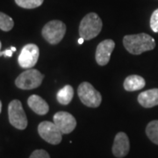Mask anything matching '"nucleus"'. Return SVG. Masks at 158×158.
<instances>
[{
	"label": "nucleus",
	"mask_w": 158,
	"mask_h": 158,
	"mask_svg": "<svg viewBox=\"0 0 158 158\" xmlns=\"http://www.w3.org/2000/svg\"><path fill=\"white\" fill-rule=\"evenodd\" d=\"M84 41H85V39H84V38H82V37H80V38L78 39V44L82 45V44L84 43Z\"/></svg>",
	"instance_id": "4be33fe9"
},
{
	"label": "nucleus",
	"mask_w": 158,
	"mask_h": 158,
	"mask_svg": "<svg viewBox=\"0 0 158 158\" xmlns=\"http://www.w3.org/2000/svg\"><path fill=\"white\" fill-rule=\"evenodd\" d=\"M130 149V142L127 135L123 133H118L113 141V154L114 156L118 158H122L126 156Z\"/></svg>",
	"instance_id": "9b49d317"
},
{
	"label": "nucleus",
	"mask_w": 158,
	"mask_h": 158,
	"mask_svg": "<svg viewBox=\"0 0 158 158\" xmlns=\"http://www.w3.org/2000/svg\"><path fill=\"white\" fill-rule=\"evenodd\" d=\"M13 19L7 14L0 11V29L4 32H8L13 28Z\"/></svg>",
	"instance_id": "f3484780"
},
{
	"label": "nucleus",
	"mask_w": 158,
	"mask_h": 158,
	"mask_svg": "<svg viewBox=\"0 0 158 158\" xmlns=\"http://www.w3.org/2000/svg\"><path fill=\"white\" fill-rule=\"evenodd\" d=\"M40 49L35 44H27L24 46L19 56L18 62L23 69H32L38 62Z\"/></svg>",
	"instance_id": "6e6552de"
},
{
	"label": "nucleus",
	"mask_w": 158,
	"mask_h": 158,
	"mask_svg": "<svg viewBox=\"0 0 158 158\" xmlns=\"http://www.w3.org/2000/svg\"><path fill=\"white\" fill-rule=\"evenodd\" d=\"M74 96V90L73 87L71 85H65L63 88H62L61 90H59L57 92V100L58 102L61 104V105H63V106H66V105H69L72 98H73Z\"/></svg>",
	"instance_id": "2eb2a0df"
},
{
	"label": "nucleus",
	"mask_w": 158,
	"mask_h": 158,
	"mask_svg": "<svg viewBox=\"0 0 158 158\" xmlns=\"http://www.w3.org/2000/svg\"><path fill=\"white\" fill-rule=\"evenodd\" d=\"M40 136L52 145L59 144L62 139V134L56 124L50 121H42L38 126Z\"/></svg>",
	"instance_id": "0eeeda50"
},
{
	"label": "nucleus",
	"mask_w": 158,
	"mask_h": 158,
	"mask_svg": "<svg viewBox=\"0 0 158 158\" xmlns=\"http://www.w3.org/2000/svg\"><path fill=\"white\" fill-rule=\"evenodd\" d=\"M28 106L38 115H45L49 111L48 103L38 95H32L27 99Z\"/></svg>",
	"instance_id": "ddd939ff"
},
{
	"label": "nucleus",
	"mask_w": 158,
	"mask_h": 158,
	"mask_svg": "<svg viewBox=\"0 0 158 158\" xmlns=\"http://www.w3.org/2000/svg\"><path fill=\"white\" fill-rule=\"evenodd\" d=\"M29 158H50V156L46 150L37 149V150H34V152L31 154Z\"/></svg>",
	"instance_id": "aec40b11"
},
{
	"label": "nucleus",
	"mask_w": 158,
	"mask_h": 158,
	"mask_svg": "<svg viewBox=\"0 0 158 158\" xmlns=\"http://www.w3.org/2000/svg\"><path fill=\"white\" fill-rule=\"evenodd\" d=\"M77 93L81 102L88 107H98L101 104L102 96L100 92L88 82H83L79 85Z\"/></svg>",
	"instance_id": "20e7f679"
},
{
	"label": "nucleus",
	"mask_w": 158,
	"mask_h": 158,
	"mask_svg": "<svg viewBox=\"0 0 158 158\" xmlns=\"http://www.w3.org/2000/svg\"><path fill=\"white\" fill-rule=\"evenodd\" d=\"M44 76L39 70L28 69L18 77L15 80V85L21 90H33L38 88L41 85Z\"/></svg>",
	"instance_id": "39448f33"
},
{
	"label": "nucleus",
	"mask_w": 158,
	"mask_h": 158,
	"mask_svg": "<svg viewBox=\"0 0 158 158\" xmlns=\"http://www.w3.org/2000/svg\"><path fill=\"white\" fill-rule=\"evenodd\" d=\"M101 19L95 12H90L85 15L80 22L79 26V36L84 38L85 40H90L97 37L101 32Z\"/></svg>",
	"instance_id": "f03ea898"
},
{
	"label": "nucleus",
	"mask_w": 158,
	"mask_h": 158,
	"mask_svg": "<svg viewBox=\"0 0 158 158\" xmlns=\"http://www.w3.org/2000/svg\"><path fill=\"white\" fill-rule=\"evenodd\" d=\"M138 102L141 106L151 108L158 106V89H151L141 92L138 96Z\"/></svg>",
	"instance_id": "f8f14e48"
},
{
	"label": "nucleus",
	"mask_w": 158,
	"mask_h": 158,
	"mask_svg": "<svg viewBox=\"0 0 158 158\" xmlns=\"http://www.w3.org/2000/svg\"><path fill=\"white\" fill-rule=\"evenodd\" d=\"M66 33V25L61 20H51L42 28L43 38L51 45H56L62 41Z\"/></svg>",
	"instance_id": "7ed1b4c3"
},
{
	"label": "nucleus",
	"mask_w": 158,
	"mask_h": 158,
	"mask_svg": "<svg viewBox=\"0 0 158 158\" xmlns=\"http://www.w3.org/2000/svg\"><path fill=\"white\" fill-rule=\"evenodd\" d=\"M44 0H15V3L19 7L25 9H34L43 4Z\"/></svg>",
	"instance_id": "a211bd4d"
},
{
	"label": "nucleus",
	"mask_w": 158,
	"mask_h": 158,
	"mask_svg": "<svg viewBox=\"0 0 158 158\" xmlns=\"http://www.w3.org/2000/svg\"><path fill=\"white\" fill-rule=\"evenodd\" d=\"M1 46H2V44H1V41H0V48H1Z\"/></svg>",
	"instance_id": "b1692460"
},
{
	"label": "nucleus",
	"mask_w": 158,
	"mask_h": 158,
	"mask_svg": "<svg viewBox=\"0 0 158 158\" xmlns=\"http://www.w3.org/2000/svg\"><path fill=\"white\" fill-rule=\"evenodd\" d=\"M125 48L132 55H141L146 51H150L156 48V40L147 34L126 35L123 38Z\"/></svg>",
	"instance_id": "f257e3e1"
},
{
	"label": "nucleus",
	"mask_w": 158,
	"mask_h": 158,
	"mask_svg": "<svg viewBox=\"0 0 158 158\" xmlns=\"http://www.w3.org/2000/svg\"><path fill=\"white\" fill-rule=\"evenodd\" d=\"M146 85L145 79L138 75H131L125 79L124 89L127 91H135L144 88Z\"/></svg>",
	"instance_id": "4468645a"
},
{
	"label": "nucleus",
	"mask_w": 158,
	"mask_h": 158,
	"mask_svg": "<svg viewBox=\"0 0 158 158\" xmlns=\"http://www.w3.org/2000/svg\"><path fill=\"white\" fill-rule=\"evenodd\" d=\"M8 116L11 126L19 130H24L27 127V118L24 111L21 102L14 99L8 106Z\"/></svg>",
	"instance_id": "423d86ee"
},
{
	"label": "nucleus",
	"mask_w": 158,
	"mask_h": 158,
	"mask_svg": "<svg viewBox=\"0 0 158 158\" xmlns=\"http://www.w3.org/2000/svg\"><path fill=\"white\" fill-rule=\"evenodd\" d=\"M54 123L58 129L62 132V135H67L77 127V120L74 116L67 112H58L54 115Z\"/></svg>",
	"instance_id": "1a4fd4ad"
},
{
	"label": "nucleus",
	"mask_w": 158,
	"mask_h": 158,
	"mask_svg": "<svg viewBox=\"0 0 158 158\" xmlns=\"http://www.w3.org/2000/svg\"><path fill=\"white\" fill-rule=\"evenodd\" d=\"M150 27L153 32L158 33V9L154 11L150 18Z\"/></svg>",
	"instance_id": "6ab92c4d"
},
{
	"label": "nucleus",
	"mask_w": 158,
	"mask_h": 158,
	"mask_svg": "<svg viewBox=\"0 0 158 158\" xmlns=\"http://www.w3.org/2000/svg\"><path fill=\"white\" fill-rule=\"evenodd\" d=\"M1 111H2V102L0 100V113H1Z\"/></svg>",
	"instance_id": "5701e85b"
},
{
	"label": "nucleus",
	"mask_w": 158,
	"mask_h": 158,
	"mask_svg": "<svg viewBox=\"0 0 158 158\" xmlns=\"http://www.w3.org/2000/svg\"><path fill=\"white\" fill-rule=\"evenodd\" d=\"M16 51V48L14 47H11L10 49H6V50L3 51V52H0V56H6V57H11L12 56V54L13 52Z\"/></svg>",
	"instance_id": "412c9836"
},
{
	"label": "nucleus",
	"mask_w": 158,
	"mask_h": 158,
	"mask_svg": "<svg viewBox=\"0 0 158 158\" xmlns=\"http://www.w3.org/2000/svg\"><path fill=\"white\" fill-rule=\"evenodd\" d=\"M114 48H115V42L113 40L110 39L105 40L98 45L95 58H96L97 63L99 66H106L109 62Z\"/></svg>",
	"instance_id": "9d476101"
},
{
	"label": "nucleus",
	"mask_w": 158,
	"mask_h": 158,
	"mask_svg": "<svg viewBox=\"0 0 158 158\" xmlns=\"http://www.w3.org/2000/svg\"><path fill=\"white\" fill-rule=\"evenodd\" d=\"M146 135L150 141L158 145V120H153L148 124Z\"/></svg>",
	"instance_id": "dca6fc26"
}]
</instances>
